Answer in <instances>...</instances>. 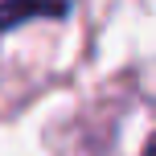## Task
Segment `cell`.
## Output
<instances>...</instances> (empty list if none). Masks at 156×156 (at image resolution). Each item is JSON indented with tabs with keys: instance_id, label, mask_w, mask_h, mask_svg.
Returning <instances> with one entry per match:
<instances>
[{
	"instance_id": "6da1fadb",
	"label": "cell",
	"mask_w": 156,
	"mask_h": 156,
	"mask_svg": "<svg viewBox=\"0 0 156 156\" xmlns=\"http://www.w3.org/2000/svg\"><path fill=\"white\" fill-rule=\"evenodd\" d=\"M74 0H4L0 4V33L33 21V16H66Z\"/></svg>"
},
{
	"instance_id": "7a4b0ae2",
	"label": "cell",
	"mask_w": 156,
	"mask_h": 156,
	"mask_svg": "<svg viewBox=\"0 0 156 156\" xmlns=\"http://www.w3.org/2000/svg\"><path fill=\"white\" fill-rule=\"evenodd\" d=\"M144 156H156V136L148 140V148H144Z\"/></svg>"
}]
</instances>
